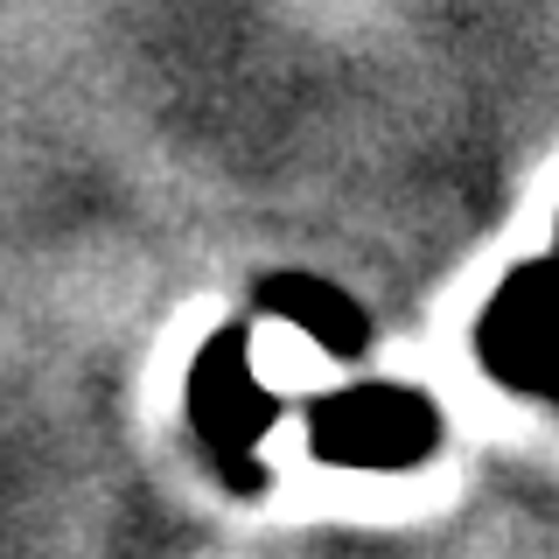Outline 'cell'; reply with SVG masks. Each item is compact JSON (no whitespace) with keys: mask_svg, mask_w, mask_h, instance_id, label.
Masks as SVG:
<instances>
[{"mask_svg":"<svg viewBox=\"0 0 559 559\" xmlns=\"http://www.w3.org/2000/svg\"><path fill=\"white\" fill-rule=\"evenodd\" d=\"M189 427L231 489H259V441L280 427V399L252 364V329H217L189 371Z\"/></svg>","mask_w":559,"mask_h":559,"instance_id":"1","label":"cell"},{"mask_svg":"<svg viewBox=\"0 0 559 559\" xmlns=\"http://www.w3.org/2000/svg\"><path fill=\"white\" fill-rule=\"evenodd\" d=\"M441 441V413L413 384H349L308 406V448L336 468H413Z\"/></svg>","mask_w":559,"mask_h":559,"instance_id":"2","label":"cell"},{"mask_svg":"<svg viewBox=\"0 0 559 559\" xmlns=\"http://www.w3.org/2000/svg\"><path fill=\"white\" fill-rule=\"evenodd\" d=\"M476 357L489 378L524 399L559 392V252L518 266L489 294V308L476 322Z\"/></svg>","mask_w":559,"mask_h":559,"instance_id":"3","label":"cell"},{"mask_svg":"<svg viewBox=\"0 0 559 559\" xmlns=\"http://www.w3.org/2000/svg\"><path fill=\"white\" fill-rule=\"evenodd\" d=\"M259 308L280 314V322H294L308 343L336 349V357H364V343H371V322H364V308L349 301L336 280L273 273V280H259Z\"/></svg>","mask_w":559,"mask_h":559,"instance_id":"4","label":"cell"},{"mask_svg":"<svg viewBox=\"0 0 559 559\" xmlns=\"http://www.w3.org/2000/svg\"><path fill=\"white\" fill-rule=\"evenodd\" d=\"M552 252H559V231H552Z\"/></svg>","mask_w":559,"mask_h":559,"instance_id":"5","label":"cell"},{"mask_svg":"<svg viewBox=\"0 0 559 559\" xmlns=\"http://www.w3.org/2000/svg\"><path fill=\"white\" fill-rule=\"evenodd\" d=\"M552 406H559V392H552Z\"/></svg>","mask_w":559,"mask_h":559,"instance_id":"6","label":"cell"}]
</instances>
